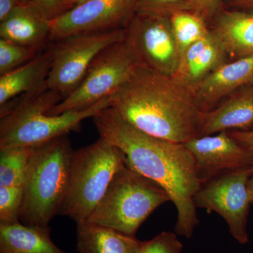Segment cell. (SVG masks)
Wrapping results in <instances>:
<instances>
[{
  "label": "cell",
  "mask_w": 253,
  "mask_h": 253,
  "mask_svg": "<svg viewBox=\"0 0 253 253\" xmlns=\"http://www.w3.org/2000/svg\"><path fill=\"white\" fill-rule=\"evenodd\" d=\"M139 241L111 228L89 221L76 224V248L79 253H137Z\"/></svg>",
  "instance_id": "obj_19"
},
{
  "label": "cell",
  "mask_w": 253,
  "mask_h": 253,
  "mask_svg": "<svg viewBox=\"0 0 253 253\" xmlns=\"http://www.w3.org/2000/svg\"><path fill=\"white\" fill-rule=\"evenodd\" d=\"M0 253H66L53 242L49 227L21 221L0 224Z\"/></svg>",
  "instance_id": "obj_20"
},
{
  "label": "cell",
  "mask_w": 253,
  "mask_h": 253,
  "mask_svg": "<svg viewBox=\"0 0 253 253\" xmlns=\"http://www.w3.org/2000/svg\"><path fill=\"white\" fill-rule=\"evenodd\" d=\"M73 151L67 135L35 148L23 184L21 223L49 227L59 214L67 193Z\"/></svg>",
  "instance_id": "obj_4"
},
{
  "label": "cell",
  "mask_w": 253,
  "mask_h": 253,
  "mask_svg": "<svg viewBox=\"0 0 253 253\" xmlns=\"http://www.w3.org/2000/svg\"><path fill=\"white\" fill-rule=\"evenodd\" d=\"M100 137L126 155L129 167L157 183L175 206V233L191 239L199 224L194 196L201 187L192 154L184 144L145 134L106 108L92 118Z\"/></svg>",
  "instance_id": "obj_1"
},
{
  "label": "cell",
  "mask_w": 253,
  "mask_h": 253,
  "mask_svg": "<svg viewBox=\"0 0 253 253\" xmlns=\"http://www.w3.org/2000/svg\"><path fill=\"white\" fill-rule=\"evenodd\" d=\"M19 1H20V2L21 3V4H28V3L31 2L32 0H19Z\"/></svg>",
  "instance_id": "obj_34"
},
{
  "label": "cell",
  "mask_w": 253,
  "mask_h": 253,
  "mask_svg": "<svg viewBox=\"0 0 253 253\" xmlns=\"http://www.w3.org/2000/svg\"><path fill=\"white\" fill-rule=\"evenodd\" d=\"M184 144L194 158L201 184L224 173L253 167V151L229 131L197 136Z\"/></svg>",
  "instance_id": "obj_12"
},
{
  "label": "cell",
  "mask_w": 253,
  "mask_h": 253,
  "mask_svg": "<svg viewBox=\"0 0 253 253\" xmlns=\"http://www.w3.org/2000/svg\"><path fill=\"white\" fill-rule=\"evenodd\" d=\"M88 1H89V0H68V10L79 6V5L84 4V3Z\"/></svg>",
  "instance_id": "obj_32"
},
{
  "label": "cell",
  "mask_w": 253,
  "mask_h": 253,
  "mask_svg": "<svg viewBox=\"0 0 253 253\" xmlns=\"http://www.w3.org/2000/svg\"><path fill=\"white\" fill-rule=\"evenodd\" d=\"M182 250L176 233L163 231L149 241H140L137 253H181Z\"/></svg>",
  "instance_id": "obj_25"
},
{
  "label": "cell",
  "mask_w": 253,
  "mask_h": 253,
  "mask_svg": "<svg viewBox=\"0 0 253 253\" xmlns=\"http://www.w3.org/2000/svg\"><path fill=\"white\" fill-rule=\"evenodd\" d=\"M229 4L233 7L253 9V0H229Z\"/></svg>",
  "instance_id": "obj_31"
},
{
  "label": "cell",
  "mask_w": 253,
  "mask_h": 253,
  "mask_svg": "<svg viewBox=\"0 0 253 253\" xmlns=\"http://www.w3.org/2000/svg\"><path fill=\"white\" fill-rule=\"evenodd\" d=\"M23 199V186H0V224L20 221Z\"/></svg>",
  "instance_id": "obj_24"
},
{
  "label": "cell",
  "mask_w": 253,
  "mask_h": 253,
  "mask_svg": "<svg viewBox=\"0 0 253 253\" xmlns=\"http://www.w3.org/2000/svg\"><path fill=\"white\" fill-rule=\"evenodd\" d=\"M228 59L224 46L211 30L183 54L172 77L193 89Z\"/></svg>",
  "instance_id": "obj_15"
},
{
  "label": "cell",
  "mask_w": 253,
  "mask_h": 253,
  "mask_svg": "<svg viewBox=\"0 0 253 253\" xmlns=\"http://www.w3.org/2000/svg\"><path fill=\"white\" fill-rule=\"evenodd\" d=\"M63 98L47 84L39 90L21 95L0 106V149L37 147L77 131L82 123L111 106V97L90 107L72 110L56 116L48 112Z\"/></svg>",
  "instance_id": "obj_3"
},
{
  "label": "cell",
  "mask_w": 253,
  "mask_h": 253,
  "mask_svg": "<svg viewBox=\"0 0 253 253\" xmlns=\"http://www.w3.org/2000/svg\"><path fill=\"white\" fill-rule=\"evenodd\" d=\"M253 84V54L229 60L192 89L201 111L208 112L241 88Z\"/></svg>",
  "instance_id": "obj_13"
},
{
  "label": "cell",
  "mask_w": 253,
  "mask_h": 253,
  "mask_svg": "<svg viewBox=\"0 0 253 253\" xmlns=\"http://www.w3.org/2000/svg\"><path fill=\"white\" fill-rule=\"evenodd\" d=\"M126 164L124 153L101 137L73 151L67 193L59 214L71 218L76 224L87 221L116 173Z\"/></svg>",
  "instance_id": "obj_5"
},
{
  "label": "cell",
  "mask_w": 253,
  "mask_h": 253,
  "mask_svg": "<svg viewBox=\"0 0 253 253\" xmlns=\"http://www.w3.org/2000/svg\"><path fill=\"white\" fill-rule=\"evenodd\" d=\"M229 134L240 144L248 149L253 151V130L249 131H229Z\"/></svg>",
  "instance_id": "obj_29"
},
{
  "label": "cell",
  "mask_w": 253,
  "mask_h": 253,
  "mask_svg": "<svg viewBox=\"0 0 253 253\" xmlns=\"http://www.w3.org/2000/svg\"><path fill=\"white\" fill-rule=\"evenodd\" d=\"M169 201V195L157 183L126 164L87 221L135 236L151 213Z\"/></svg>",
  "instance_id": "obj_6"
},
{
  "label": "cell",
  "mask_w": 253,
  "mask_h": 253,
  "mask_svg": "<svg viewBox=\"0 0 253 253\" xmlns=\"http://www.w3.org/2000/svg\"><path fill=\"white\" fill-rule=\"evenodd\" d=\"M125 29V40L141 65L166 76H174L180 54L169 16L136 11Z\"/></svg>",
  "instance_id": "obj_10"
},
{
  "label": "cell",
  "mask_w": 253,
  "mask_h": 253,
  "mask_svg": "<svg viewBox=\"0 0 253 253\" xmlns=\"http://www.w3.org/2000/svg\"><path fill=\"white\" fill-rule=\"evenodd\" d=\"M213 18L210 29L224 46L229 59L253 54V11L221 10Z\"/></svg>",
  "instance_id": "obj_17"
},
{
  "label": "cell",
  "mask_w": 253,
  "mask_h": 253,
  "mask_svg": "<svg viewBox=\"0 0 253 253\" xmlns=\"http://www.w3.org/2000/svg\"><path fill=\"white\" fill-rule=\"evenodd\" d=\"M138 0H89L51 20L50 42L78 33L125 29L137 11Z\"/></svg>",
  "instance_id": "obj_11"
},
{
  "label": "cell",
  "mask_w": 253,
  "mask_h": 253,
  "mask_svg": "<svg viewBox=\"0 0 253 253\" xmlns=\"http://www.w3.org/2000/svg\"><path fill=\"white\" fill-rule=\"evenodd\" d=\"M181 11H191L190 0H138L136 11L170 16Z\"/></svg>",
  "instance_id": "obj_26"
},
{
  "label": "cell",
  "mask_w": 253,
  "mask_h": 253,
  "mask_svg": "<svg viewBox=\"0 0 253 253\" xmlns=\"http://www.w3.org/2000/svg\"><path fill=\"white\" fill-rule=\"evenodd\" d=\"M139 65L137 56L126 40L108 46L95 58L76 89L48 114L56 116L72 110L86 109L111 97Z\"/></svg>",
  "instance_id": "obj_7"
},
{
  "label": "cell",
  "mask_w": 253,
  "mask_h": 253,
  "mask_svg": "<svg viewBox=\"0 0 253 253\" xmlns=\"http://www.w3.org/2000/svg\"><path fill=\"white\" fill-rule=\"evenodd\" d=\"M253 168L224 173L201 184L194 196L196 208L217 212L225 220L229 232L240 244L249 241L250 200L248 183Z\"/></svg>",
  "instance_id": "obj_9"
},
{
  "label": "cell",
  "mask_w": 253,
  "mask_h": 253,
  "mask_svg": "<svg viewBox=\"0 0 253 253\" xmlns=\"http://www.w3.org/2000/svg\"><path fill=\"white\" fill-rule=\"evenodd\" d=\"M20 4L19 0H0V22L4 21Z\"/></svg>",
  "instance_id": "obj_30"
},
{
  "label": "cell",
  "mask_w": 253,
  "mask_h": 253,
  "mask_svg": "<svg viewBox=\"0 0 253 253\" xmlns=\"http://www.w3.org/2000/svg\"><path fill=\"white\" fill-rule=\"evenodd\" d=\"M35 148L0 149V186H23Z\"/></svg>",
  "instance_id": "obj_22"
},
{
  "label": "cell",
  "mask_w": 253,
  "mask_h": 253,
  "mask_svg": "<svg viewBox=\"0 0 253 253\" xmlns=\"http://www.w3.org/2000/svg\"><path fill=\"white\" fill-rule=\"evenodd\" d=\"M111 106L131 126L154 137L185 144L200 135L204 112L192 89L143 65L111 96Z\"/></svg>",
  "instance_id": "obj_2"
},
{
  "label": "cell",
  "mask_w": 253,
  "mask_h": 253,
  "mask_svg": "<svg viewBox=\"0 0 253 253\" xmlns=\"http://www.w3.org/2000/svg\"><path fill=\"white\" fill-rule=\"evenodd\" d=\"M221 1L222 0H190L191 11L208 21L217 14Z\"/></svg>",
  "instance_id": "obj_28"
},
{
  "label": "cell",
  "mask_w": 253,
  "mask_h": 253,
  "mask_svg": "<svg viewBox=\"0 0 253 253\" xmlns=\"http://www.w3.org/2000/svg\"><path fill=\"white\" fill-rule=\"evenodd\" d=\"M31 2L49 20L68 10V0H32Z\"/></svg>",
  "instance_id": "obj_27"
},
{
  "label": "cell",
  "mask_w": 253,
  "mask_h": 253,
  "mask_svg": "<svg viewBox=\"0 0 253 253\" xmlns=\"http://www.w3.org/2000/svg\"><path fill=\"white\" fill-rule=\"evenodd\" d=\"M41 52L0 38V76L23 66Z\"/></svg>",
  "instance_id": "obj_23"
},
{
  "label": "cell",
  "mask_w": 253,
  "mask_h": 253,
  "mask_svg": "<svg viewBox=\"0 0 253 253\" xmlns=\"http://www.w3.org/2000/svg\"><path fill=\"white\" fill-rule=\"evenodd\" d=\"M52 63L49 44L31 61L0 76V106L21 95L39 90L46 85Z\"/></svg>",
  "instance_id": "obj_18"
},
{
  "label": "cell",
  "mask_w": 253,
  "mask_h": 253,
  "mask_svg": "<svg viewBox=\"0 0 253 253\" xmlns=\"http://www.w3.org/2000/svg\"><path fill=\"white\" fill-rule=\"evenodd\" d=\"M51 20L31 2L18 5L0 22V38L38 51L49 46Z\"/></svg>",
  "instance_id": "obj_16"
},
{
  "label": "cell",
  "mask_w": 253,
  "mask_h": 253,
  "mask_svg": "<svg viewBox=\"0 0 253 253\" xmlns=\"http://www.w3.org/2000/svg\"><path fill=\"white\" fill-rule=\"evenodd\" d=\"M125 37L126 29H118L78 33L50 43L52 63L46 81L48 87L64 99L79 85L95 58Z\"/></svg>",
  "instance_id": "obj_8"
},
{
  "label": "cell",
  "mask_w": 253,
  "mask_h": 253,
  "mask_svg": "<svg viewBox=\"0 0 253 253\" xmlns=\"http://www.w3.org/2000/svg\"><path fill=\"white\" fill-rule=\"evenodd\" d=\"M253 130V84L241 88L204 112L200 136L221 131Z\"/></svg>",
  "instance_id": "obj_14"
},
{
  "label": "cell",
  "mask_w": 253,
  "mask_h": 253,
  "mask_svg": "<svg viewBox=\"0 0 253 253\" xmlns=\"http://www.w3.org/2000/svg\"><path fill=\"white\" fill-rule=\"evenodd\" d=\"M173 34L181 56L196 42L211 31L207 21L191 11H181L169 16Z\"/></svg>",
  "instance_id": "obj_21"
},
{
  "label": "cell",
  "mask_w": 253,
  "mask_h": 253,
  "mask_svg": "<svg viewBox=\"0 0 253 253\" xmlns=\"http://www.w3.org/2000/svg\"><path fill=\"white\" fill-rule=\"evenodd\" d=\"M248 189H249L250 200H251V204H253V168L252 174H251L249 183H248Z\"/></svg>",
  "instance_id": "obj_33"
}]
</instances>
